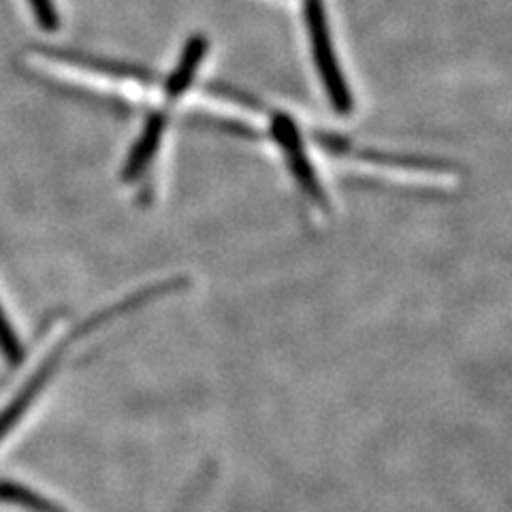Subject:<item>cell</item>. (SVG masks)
Listing matches in <instances>:
<instances>
[{"mask_svg": "<svg viewBox=\"0 0 512 512\" xmlns=\"http://www.w3.org/2000/svg\"><path fill=\"white\" fill-rule=\"evenodd\" d=\"M180 286H184V280H167V282L154 284V286H150V288H143V291L131 295L128 299H124L122 303H116V306H111V308H107L105 312L96 314L94 318L88 320V323H84L82 327H79L73 335H69L67 340H62V344H60L58 348H54V352H50V355H47V359L43 361V365H41L39 370H37L35 374H32V378L24 384L22 391L13 397V402H11L3 412H0V440H3V438L9 434V431L20 423V419L26 414V410L30 408V404L35 402L37 395L43 391L45 384L52 380L54 372L58 370V365H60V361H62V355H64V352H67V348H71V344H73L75 340L84 338V335L92 333L94 329H99L101 325L107 323V320L116 318V316H122V314H126V312H133L135 308L143 306V303H148V301H152V299H156V297H160V295H165V293L173 291V288H180Z\"/></svg>", "mask_w": 512, "mask_h": 512, "instance_id": "obj_1", "label": "cell"}, {"mask_svg": "<svg viewBox=\"0 0 512 512\" xmlns=\"http://www.w3.org/2000/svg\"><path fill=\"white\" fill-rule=\"evenodd\" d=\"M303 5H306V24L310 30L314 62H316L318 73H320V79H323L325 90L329 94L335 111H340V114H348V111L352 109V96L346 86V79L340 71L338 58H335V54H333V43H331V35H329L323 0H303Z\"/></svg>", "mask_w": 512, "mask_h": 512, "instance_id": "obj_2", "label": "cell"}, {"mask_svg": "<svg viewBox=\"0 0 512 512\" xmlns=\"http://www.w3.org/2000/svg\"><path fill=\"white\" fill-rule=\"evenodd\" d=\"M274 133H276L280 148L288 160V165H291V171L297 178V182L301 184V188L306 190L308 197H312L320 207H327V197H325L323 188H320V184H318V178H316L312 163L308 160L306 150H303V141H301V135L297 131L295 122L286 116H278L274 120Z\"/></svg>", "mask_w": 512, "mask_h": 512, "instance_id": "obj_3", "label": "cell"}, {"mask_svg": "<svg viewBox=\"0 0 512 512\" xmlns=\"http://www.w3.org/2000/svg\"><path fill=\"white\" fill-rule=\"evenodd\" d=\"M163 131H165V116L163 114H154L146 128H143V135L141 139L135 143V148L131 150V156H128L126 165H124V173L122 178L126 182L137 180L141 171L148 167L150 160L154 158L158 146H160V139H163Z\"/></svg>", "mask_w": 512, "mask_h": 512, "instance_id": "obj_4", "label": "cell"}, {"mask_svg": "<svg viewBox=\"0 0 512 512\" xmlns=\"http://www.w3.org/2000/svg\"><path fill=\"white\" fill-rule=\"evenodd\" d=\"M205 54H207V39L205 37L197 35L186 43L182 58L178 62V69H175L169 75L167 84H165V92H167L169 99H178L180 94H184L188 90V86L192 84V79H195V75H197V69H199L201 60L205 58Z\"/></svg>", "mask_w": 512, "mask_h": 512, "instance_id": "obj_5", "label": "cell"}, {"mask_svg": "<svg viewBox=\"0 0 512 512\" xmlns=\"http://www.w3.org/2000/svg\"><path fill=\"white\" fill-rule=\"evenodd\" d=\"M0 502L20 506L30 512H67L60 504L47 500L45 495L20 483H11V480H0Z\"/></svg>", "mask_w": 512, "mask_h": 512, "instance_id": "obj_6", "label": "cell"}, {"mask_svg": "<svg viewBox=\"0 0 512 512\" xmlns=\"http://www.w3.org/2000/svg\"><path fill=\"white\" fill-rule=\"evenodd\" d=\"M0 352L7 359L11 367H18L24 359V348L18 338V333L13 331L7 314L3 312V306H0Z\"/></svg>", "mask_w": 512, "mask_h": 512, "instance_id": "obj_7", "label": "cell"}, {"mask_svg": "<svg viewBox=\"0 0 512 512\" xmlns=\"http://www.w3.org/2000/svg\"><path fill=\"white\" fill-rule=\"evenodd\" d=\"M35 18L43 30H56L58 28V13L54 9L52 0H28Z\"/></svg>", "mask_w": 512, "mask_h": 512, "instance_id": "obj_8", "label": "cell"}]
</instances>
